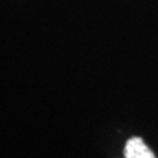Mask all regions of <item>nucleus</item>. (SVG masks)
Listing matches in <instances>:
<instances>
[{
  "label": "nucleus",
  "mask_w": 158,
  "mask_h": 158,
  "mask_svg": "<svg viewBox=\"0 0 158 158\" xmlns=\"http://www.w3.org/2000/svg\"><path fill=\"white\" fill-rule=\"evenodd\" d=\"M125 157L127 158H156L144 140L140 137H133L127 142L125 146Z\"/></svg>",
  "instance_id": "nucleus-1"
}]
</instances>
